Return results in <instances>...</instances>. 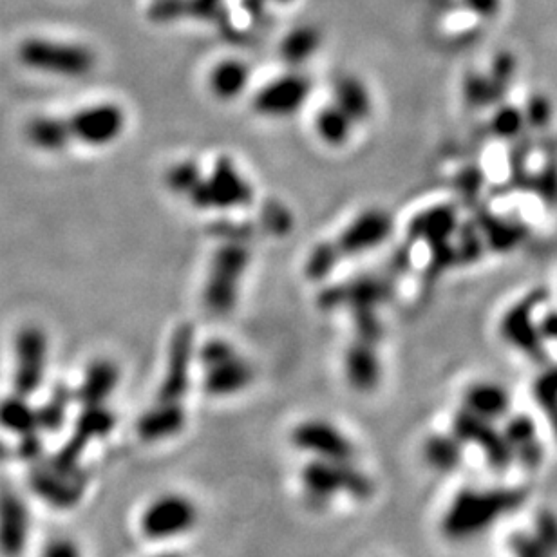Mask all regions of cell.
Masks as SVG:
<instances>
[{"instance_id":"8fae6325","label":"cell","mask_w":557,"mask_h":557,"mask_svg":"<svg viewBox=\"0 0 557 557\" xmlns=\"http://www.w3.org/2000/svg\"><path fill=\"white\" fill-rule=\"evenodd\" d=\"M49 342L46 331L29 324L20 328L15 337V371L13 389L20 397L37 393L48 368Z\"/></svg>"},{"instance_id":"ab89813d","label":"cell","mask_w":557,"mask_h":557,"mask_svg":"<svg viewBox=\"0 0 557 557\" xmlns=\"http://www.w3.org/2000/svg\"><path fill=\"white\" fill-rule=\"evenodd\" d=\"M259 2H263V4H270V2H275V4H288V2H292V0H259Z\"/></svg>"},{"instance_id":"83f0119b","label":"cell","mask_w":557,"mask_h":557,"mask_svg":"<svg viewBox=\"0 0 557 557\" xmlns=\"http://www.w3.org/2000/svg\"><path fill=\"white\" fill-rule=\"evenodd\" d=\"M313 127L322 143L330 147H340L350 140L355 123L351 122L350 116L340 107L330 102L317 111L313 118Z\"/></svg>"},{"instance_id":"603a6c76","label":"cell","mask_w":557,"mask_h":557,"mask_svg":"<svg viewBox=\"0 0 557 557\" xmlns=\"http://www.w3.org/2000/svg\"><path fill=\"white\" fill-rule=\"evenodd\" d=\"M463 402L465 411L489 422H496L509 413V393L492 382H478L471 386L465 391Z\"/></svg>"},{"instance_id":"52a82bcc","label":"cell","mask_w":557,"mask_h":557,"mask_svg":"<svg viewBox=\"0 0 557 557\" xmlns=\"http://www.w3.org/2000/svg\"><path fill=\"white\" fill-rule=\"evenodd\" d=\"M198 521V505L183 494L170 492L147 505L140 518V529L151 541H169L194 530Z\"/></svg>"},{"instance_id":"9c48e42d","label":"cell","mask_w":557,"mask_h":557,"mask_svg":"<svg viewBox=\"0 0 557 557\" xmlns=\"http://www.w3.org/2000/svg\"><path fill=\"white\" fill-rule=\"evenodd\" d=\"M196 331L192 324L183 322L170 335L165 373L161 378L156 402L183 404L192 378V366L196 362Z\"/></svg>"},{"instance_id":"30bf717a","label":"cell","mask_w":557,"mask_h":557,"mask_svg":"<svg viewBox=\"0 0 557 557\" xmlns=\"http://www.w3.org/2000/svg\"><path fill=\"white\" fill-rule=\"evenodd\" d=\"M312 89V80L299 69H292L259 87L252 98V109L255 114L270 120L290 118L310 100Z\"/></svg>"},{"instance_id":"f35d334b","label":"cell","mask_w":557,"mask_h":557,"mask_svg":"<svg viewBox=\"0 0 557 557\" xmlns=\"http://www.w3.org/2000/svg\"><path fill=\"white\" fill-rule=\"evenodd\" d=\"M10 456V447L0 440V460H6Z\"/></svg>"},{"instance_id":"9a60e30c","label":"cell","mask_w":557,"mask_h":557,"mask_svg":"<svg viewBox=\"0 0 557 557\" xmlns=\"http://www.w3.org/2000/svg\"><path fill=\"white\" fill-rule=\"evenodd\" d=\"M451 433L463 445H474L482 449L483 458L494 471H505L514 462L509 444L503 433L494 427V422L483 420L463 409L462 413L454 416Z\"/></svg>"},{"instance_id":"d6a6232c","label":"cell","mask_w":557,"mask_h":557,"mask_svg":"<svg viewBox=\"0 0 557 557\" xmlns=\"http://www.w3.org/2000/svg\"><path fill=\"white\" fill-rule=\"evenodd\" d=\"M225 17V0H187V19L221 22Z\"/></svg>"},{"instance_id":"d4e9b609","label":"cell","mask_w":557,"mask_h":557,"mask_svg":"<svg viewBox=\"0 0 557 557\" xmlns=\"http://www.w3.org/2000/svg\"><path fill=\"white\" fill-rule=\"evenodd\" d=\"M26 138L38 151L57 154L73 145L67 129L66 118L60 116H37L26 125Z\"/></svg>"},{"instance_id":"6da1fadb","label":"cell","mask_w":557,"mask_h":557,"mask_svg":"<svg viewBox=\"0 0 557 557\" xmlns=\"http://www.w3.org/2000/svg\"><path fill=\"white\" fill-rule=\"evenodd\" d=\"M527 494L516 487H467L447 505L440 530L449 541H469L520 509Z\"/></svg>"},{"instance_id":"d6986e66","label":"cell","mask_w":557,"mask_h":557,"mask_svg":"<svg viewBox=\"0 0 557 557\" xmlns=\"http://www.w3.org/2000/svg\"><path fill=\"white\" fill-rule=\"evenodd\" d=\"M120 384V368L111 359H96L85 369L75 402L82 407L105 406Z\"/></svg>"},{"instance_id":"1f68e13d","label":"cell","mask_w":557,"mask_h":557,"mask_svg":"<svg viewBox=\"0 0 557 557\" xmlns=\"http://www.w3.org/2000/svg\"><path fill=\"white\" fill-rule=\"evenodd\" d=\"M147 15L156 24H172L187 19V0H152Z\"/></svg>"},{"instance_id":"484cf974","label":"cell","mask_w":557,"mask_h":557,"mask_svg":"<svg viewBox=\"0 0 557 557\" xmlns=\"http://www.w3.org/2000/svg\"><path fill=\"white\" fill-rule=\"evenodd\" d=\"M465 445L453 435H431L422 445L424 462L436 473H454L463 462Z\"/></svg>"},{"instance_id":"4fadbf2b","label":"cell","mask_w":557,"mask_h":557,"mask_svg":"<svg viewBox=\"0 0 557 557\" xmlns=\"http://www.w3.org/2000/svg\"><path fill=\"white\" fill-rule=\"evenodd\" d=\"M29 485L40 500L55 509H71L84 496L87 473L84 469H60L53 463H38L29 476Z\"/></svg>"},{"instance_id":"5bb4252c","label":"cell","mask_w":557,"mask_h":557,"mask_svg":"<svg viewBox=\"0 0 557 557\" xmlns=\"http://www.w3.org/2000/svg\"><path fill=\"white\" fill-rule=\"evenodd\" d=\"M116 425V416L107 406L82 407L76 418L73 435L49 463L60 469H80L84 449L98 438L109 435Z\"/></svg>"},{"instance_id":"8d00e7d4","label":"cell","mask_w":557,"mask_h":557,"mask_svg":"<svg viewBox=\"0 0 557 557\" xmlns=\"http://www.w3.org/2000/svg\"><path fill=\"white\" fill-rule=\"evenodd\" d=\"M42 449H44V444L40 440L38 433L35 435L20 436L19 451L20 458L28 460V462H37L42 454Z\"/></svg>"},{"instance_id":"74e56055","label":"cell","mask_w":557,"mask_h":557,"mask_svg":"<svg viewBox=\"0 0 557 557\" xmlns=\"http://www.w3.org/2000/svg\"><path fill=\"white\" fill-rule=\"evenodd\" d=\"M548 416H550V425H552V431H554L557 440V407L548 409Z\"/></svg>"},{"instance_id":"d590c367","label":"cell","mask_w":557,"mask_h":557,"mask_svg":"<svg viewBox=\"0 0 557 557\" xmlns=\"http://www.w3.org/2000/svg\"><path fill=\"white\" fill-rule=\"evenodd\" d=\"M40 557H82V550L73 539L55 538L44 545Z\"/></svg>"},{"instance_id":"60d3db41","label":"cell","mask_w":557,"mask_h":557,"mask_svg":"<svg viewBox=\"0 0 557 557\" xmlns=\"http://www.w3.org/2000/svg\"><path fill=\"white\" fill-rule=\"evenodd\" d=\"M158 557H183V556H181V554H176V552H174V554H161V556Z\"/></svg>"},{"instance_id":"ac0fdd59","label":"cell","mask_w":557,"mask_h":557,"mask_svg":"<svg viewBox=\"0 0 557 557\" xmlns=\"http://www.w3.org/2000/svg\"><path fill=\"white\" fill-rule=\"evenodd\" d=\"M377 344L355 339L344 353V375L351 388L359 393H371L382 378V364Z\"/></svg>"},{"instance_id":"5b68a950","label":"cell","mask_w":557,"mask_h":557,"mask_svg":"<svg viewBox=\"0 0 557 557\" xmlns=\"http://www.w3.org/2000/svg\"><path fill=\"white\" fill-rule=\"evenodd\" d=\"M255 189L236 161L227 154L218 156L210 172H205L198 187L190 192V205L203 212H228L250 207Z\"/></svg>"},{"instance_id":"7a4b0ae2","label":"cell","mask_w":557,"mask_h":557,"mask_svg":"<svg viewBox=\"0 0 557 557\" xmlns=\"http://www.w3.org/2000/svg\"><path fill=\"white\" fill-rule=\"evenodd\" d=\"M393 228V221L386 210L369 208L340 230L339 236L322 241L306 257L304 274L310 281L330 277L346 259L366 254L382 245Z\"/></svg>"},{"instance_id":"f1b7e54d","label":"cell","mask_w":557,"mask_h":557,"mask_svg":"<svg viewBox=\"0 0 557 557\" xmlns=\"http://www.w3.org/2000/svg\"><path fill=\"white\" fill-rule=\"evenodd\" d=\"M0 427L10 431L13 435H35L38 429L37 409L29 406L28 398L20 395L0 400Z\"/></svg>"},{"instance_id":"cb8c5ba5","label":"cell","mask_w":557,"mask_h":557,"mask_svg":"<svg viewBox=\"0 0 557 557\" xmlns=\"http://www.w3.org/2000/svg\"><path fill=\"white\" fill-rule=\"evenodd\" d=\"M250 76V67L245 62L228 58L212 67L208 75V87L218 100L230 102L245 93L250 84Z\"/></svg>"},{"instance_id":"ba28073f","label":"cell","mask_w":557,"mask_h":557,"mask_svg":"<svg viewBox=\"0 0 557 557\" xmlns=\"http://www.w3.org/2000/svg\"><path fill=\"white\" fill-rule=\"evenodd\" d=\"M73 143L87 147H107L122 138L127 129V113L114 102L85 105L66 116Z\"/></svg>"},{"instance_id":"3957f363","label":"cell","mask_w":557,"mask_h":557,"mask_svg":"<svg viewBox=\"0 0 557 557\" xmlns=\"http://www.w3.org/2000/svg\"><path fill=\"white\" fill-rule=\"evenodd\" d=\"M250 263L252 248L246 241L225 239L214 250L203 286V306L208 313L227 317L236 310Z\"/></svg>"},{"instance_id":"277c9868","label":"cell","mask_w":557,"mask_h":557,"mask_svg":"<svg viewBox=\"0 0 557 557\" xmlns=\"http://www.w3.org/2000/svg\"><path fill=\"white\" fill-rule=\"evenodd\" d=\"M301 487L306 500L315 507H324L340 496L357 501L368 500L375 491L373 480L353 462L317 458L304 465Z\"/></svg>"},{"instance_id":"836d02e7","label":"cell","mask_w":557,"mask_h":557,"mask_svg":"<svg viewBox=\"0 0 557 557\" xmlns=\"http://www.w3.org/2000/svg\"><path fill=\"white\" fill-rule=\"evenodd\" d=\"M510 550L512 557H556L534 534H514Z\"/></svg>"},{"instance_id":"4316f807","label":"cell","mask_w":557,"mask_h":557,"mask_svg":"<svg viewBox=\"0 0 557 557\" xmlns=\"http://www.w3.org/2000/svg\"><path fill=\"white\" fill-rule=\"evenodd\" d=\"M321 31L313 26H299L283 38L279 57L292 69H301L321 49Z\"/></svg>"},{"instance_id":"e0dca14e","label":"cell","mask_w":557,"mask_h":557,"mask_svg":"<svg viewBox=\"0 0 557 557\" xmlns=\"http://www.w3.org/2000/svg\"><path fill=\"white\" fill-rule=\"evenodd\" d=\"M203 388L210 397L228 398L243 393L254 382V368L239 353L203 369Z\"/></svg>"},{"instance_id":"7c38bea8","label":"cell","mask_w":557,"mask_h":557,"mask_svg":"<svg viewBox=\"0 0 557 557\" xmlns=\"http://www.w3.org/2000/svg\"><path fill=\"white\" fill-rule=\"evenodd\" d=\"M292 444L317 460L353 462L357 449L350 436L326 420H304L292 431Z\"/></svg>"},{"instance_id":"44dd1931","label":"cell","mask_w":557,"mask_h":557,"mask_svg":"<svg viewBox=\"0 0 557 557\" xmlns=\"http://www.w3.org/2000/svg\"><path fill=\"white\" fill-rule=\"evenodd\" d=\"M501 433L509 444L514 460H520L525 467H532V469L539 467L543 458V445L539 440L538 427L530 416H512L505 431Z\"/></svg>"},{"instance_id":"2e32d148","label":"cell","mask_w":557,"mask_h":557,"mask_svg":"<svg viewBox=\"0 0 557 557\" xmlns=\"http://www.w3.org/2000/svg\"><path fill=\"white\" fill-rule=\"evenodd\" d=\"M31 518L26 501L15 492L0 494V554L4 557L22 556L28 545Z\"/></svg>"},{"instance_id":"ffe728a7","label":"cell","mask_w":557,"mask_h":557,"mask_svg":"<svg viewBox=\"0 0 557 557\" xmlns=\"http://www.w3.org/2000/svg\"><path fill=\"white\" fill-rule=\"evenodd\" d=\"M187 425V411L183 404H165V402H154L136 424L138 436L143 442H163L176 435Z\"/></svg>"},{"instance_id":"7402d4cb","label":"cell","mask_w":557,"mask_h":557,"mask_svg":"<svg viewBox=\"0 0 557 557\" xmlns=\"http://www.w3.org/2000/svg\"><path fill=\"white\" fill-rule=\"evenodd\" d=\"M331 102L348 114L355 125L366 122L373 113V100L368 87L357 76H339L333 84Z\"/></svg>"},{"instance_id":"e575fe53","label":"cell","mask_w":557,"mask_h":557,"mask_svg":"<svg viewBox=\"0 0 557 557\" xmlns=\"http://www.w3.org/2000/svg\"><path fill=\"white\" fill-rule=\"evenodd\" d=\"M545 547L557 556V516L554 512L543 510L536 516V527L532 532Z\"/></svg>"},{"instance_id":"8992f818","label":"cell","mask_w":557,"mask_h":557,"mask_svg":"<svg viewBox=\"0 0 557 557\" xmlns=\"http://www.w3.org/2000/svg\"><path fill=\"white\" fill-rule=\"evenodd\" d=\"M19 58L24 66L64 78H84L96 67L93 49L48 38H29L22 42Z\"/></svg>"},{"instance_id":"4dcf8cb0","label":"cell","mask_w":557,"mask_h":557,"mask_svg":"<svg viewBox=\"0 0 557 557\" xmlns=\"http://www.w3.org/2000/svg\"><path fill=\"white\" fill-rule=\"evenodd\" d=\"M203 174H205V170L201 169L198 161H178V163L170 165L169 170L165 172V185L172 194L187 199L190 192L198 187Z\"/></svg>"},{"instance_id":"f546056e","label":"cell","mask_w":557,"mask_h":557,"mask_svg":"<svg viewBox=\"0 0 557 557\" xmlns=\"http://www.w3.org/2000/svg\"><path fill=\"white\" fill-rule=\"evenodd\" d=\"M75 402V391L64 384H58L49 395L48 402H44L37 409L38 429L46 433H55L66 422L69 407Z\"/></svg>"}]
</instances>
